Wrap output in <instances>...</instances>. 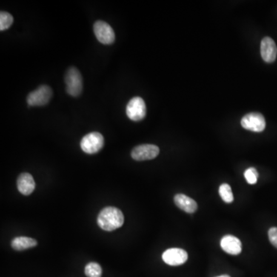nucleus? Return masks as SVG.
Masks as SVG:
<instances>
[{
    "instance_id": "16",
    "label": "nucleus",
    "mask_w": 277,
    "mask_h": 277,
    "mask_svg": "<svg viewBox=\"0 0 277 277\" xmlns=\"http://www.w3.org/2000/svg\"><path fill=\"white\" fill-rule=\"evenodd\" d=\"M103 270L100 265L97 263H89L85 267V274L87 277H101Z\"/></svg>"
},
{
    "instance_id": "19",
    "label": "nucleus",
    "mask_w": 277,
    "mask_h": 277,
    "mask_svg": "<svg viewBox=\"0 0 277 277\" xmlns=\"http://www.w3.org/2000/svg\"><path fill=\"white\" fill-rule=\"evenodd\" d=\"M268 235H269V241L272 243V246L277 248V227L270 228L268 232Z\"/></svg>"
},
{
    "instance_id": "11",
    "label": "nucleus",
    "mask_w": 277,
    "mask_h": 277,
    "mask_svg": "<svg viewBox=\"0 0 277 277\" xmlns=\"http://www.w3.org/2000/svg\"><path fill=\"white\" fill-rule=\"evenodd\" d=\"M220 246L224 252L230 255H239L242 251L241 241L232 235L223 236L220 242Z\"/></svg>"
},
{
    "instance_id": "5",
    "label": "nucleus",
    "mask_w": 277,
    "mask_h": 277,
    "mask_svg": "<svg viewBox=\"0 0 277 277\" xmlns=\"http://www.w3.org/2000/svg\"><path fill=\"white\" fill-rule=\"evenodd\" d=\"M52 96V89L46 85H43L28 95L27 103L30 106H45L49 103Z\"/></svg>"
},
{
    "instance_id": "18",
    "label": "nucleus",
    "mask_w": 277,
    "mask_h": 277,
    "mask_svg": "<svg viewBox=\"0 0 277 277\" xmlns=\"http://www.w3.org/2000/svg\"><path fill=\"white\" fill-rule=\"evenodd\" d=\"M258 172L255 168H249L244 172V177L249 184L253 185L256 183L258 180Z\"/></svg>"
},
{
    "instance_id": "15",
    "label": "nucleus",
    "mask_w": 277,
    "mask_h": 277,
    "mask_svg": "<svg viewBox=\"0 0 277 277\" xmlns=\"http://www.w3.org/2000/svg\"><path fill=\"white\" fill-rule=\"evenodd\" d=\"M219 193L222 200L226 203H231L233 201V194L230 186L227 183H223L219 188Z\"/></svg>"
},
{
    "instance_id": "2",
    "label": "nucleus",
    "mask_w": 277,
    "mask_h": 277,
    "mask_svg": "<svg viewBox=\"0 0 277 277\" xmlns=\"http://www.w3.org/2000/svg\"><path fill=\"white\" fill-rule=\"evenodd\" d=\"M66 92L69 95L77 97L83 91V77L80 71L75 67H70L65 75Z\"/></svg>"
},
{
    "instance_id": "20",
    "label": "nucleus",
    "mask_w": 277,
    "mask_h": 277,
    "mask_svg": "<svg viewBox=\"0 0 277 277\" xmlns=\"http://www.w3.org/2000/svg\"><path fill=\"white\" fill-rule=\"evenodd\" d=\"M216 277H230V276H229V275H219V276H216Z\"/></svg>"
},
{
    "instance_id": "7",
    "label": "nucleus",
    "mask_w": 277,
    "mask_h": 277,
    "mask_svg": "<svg viewBox=\"0 0 277 277\" xmlns=\"http://www.w3.org/2000/svg\"><path fill=\"white\" fill-rule=\"evenodd\" d=\"M241 126L245 129L255 132H261L266 128V120L262 114L251 112L242 118Z\"/></svg>"
},
{
    "instance_id": "6",
    "label": "nucleus",
    "mask_w": 277,
    "mask_h": 277,
    "mask_svg": "<svg viewBox=\"0 0 277 277\" xmlns=\"http://www.w3.org/2000/svg\"><path fill=\"white\" fill-rule=\"evenodd\" d=\"M94 33L98 42L104 45H110L115 41V32L110 25L98 20L94 23Z\"/></svg>"
},
{
    "instance_id": "9",
    "label": "nucleus",
    "mask_w": 277,
    "mask_h": 277,
    "mask_svg": "<svg viewBox=\"0 0 277 277\" xmlns=\"http://www.w3.org/2000/svg\"><path fill=\"white\" fill-rule=\"evenodd\" d=\"M164 263L169 266H180L186 263L188 260V253L180 248H171L166 249L162 255Z\"/></svg>"
},
{
    "instance_id": "8",
    "label": "nucleus",
    "mask_w": 277,
    "mask_h": 277,
    "mask_svg": "<svg viewBox=\"0 0 277 277\" xmlns=\"http://www.w3.org/2000/svg\"><path fill=\"white\" fill-rule=\"evenodd\" d=\"M160 153V148L155 145L143 144L135 146L132 152L131 156L136 161H144L155 159Z\"/></svg>"
},
{
    "instance_id": "1",
    "label": "nucleus",
    "mask_w": 277,
    "mask_h": 277,
    "mask_svg": "<svg viewBox=\"0 0 277 277\" xmlns=\"http://www.w3.org/2000/svg\"><path fill=\"white\" fill-rule=\"evenodd\" d=\"M97 223L103 230L111 232L121 227L124 223V215L118 208L107 206L100 211Z\"/></svg>"
},
{
    "instance_id": "13",
    "label": "nucleus",
    "mask_w": 277,
    "mask_h": 277,
    "mask_svg": "<svg viewBox=\"0 0 277 277\" xmlns=\"http://www.w3.org/2000/svg\"><path fill=\"white\" fill-rule=\"evenodd\" d=\"M174 203L180 209L187 213H193L198 208L196 202L184 194H176L174 196Z\"/></svg>"
},
{
    "instance_id": "14",
    "label": "nucleus",
    "mask_w": 277,
    "mask_h": 277,
    "mask_svg": "<svg viewBox=\"0 0 277 277\" xmlns=\"http://www.w3.org/2000/svg\"><path fill=\"white\" fill-rule=\"evenodd\" d=\"M37 246V241L30 237H15L11 242L12 249L16 251H23Z\"/></svg>"
},
{
    "instance_id": "4",
    "label": "nucleus",
    "mask_w": 277,
    "mask_h": 277,
    "mask_svg": "<svg viewBox=\"0 0 277 277\" xmlns=\"http://www.w3.org/2000/svg\"><path fill=\"white\" fill-rule=\"evenodd\" d=\"M126 115L132 121H141L146 117V106L141 97H133L126 106Z\"/></svg>"
},
{
    "instance_id": "17",
    "label": "nucleus",
    "mask_w": 277,
    "mask_h": 277,
    "mask_svg": "<svg viewBox=\"0 0 277 277\" xmlns=\"http://www.w3.org/2000/svg\"><path fill=\"white\" fill-rule=\"evenodd\" d=\"M13 23V17L9 12L2 11L0 12V30L9 29Z\"/></svg>"
},
{
    "instance_id": "10",
    "label": "nucleus",
    "mask_w": 277,
    "mask_h": 277,
    "mask_svg": "<svg viewBox=\"0 0 277 277\" xmlns=\"http://www.w3.org/2000/svg\"><path fill=\"white\" fill-rule=\"evenodd\" d=\"M260 52L263 60L266 63L275 61L277 55V47L275 42L270 37H265L262 39L260 45Z\"/></svg>"
},
{
    "instance_id": "12",
    "label": "nucleus",
    "mask_w": 277,
    "mask_h": 277,
    "mask_svg": "<svg viewBox=\"0 0 277 277\" xmlns=\"http://www.w3.org/2000/svg\"><path fill=\"white\" fill-rule=\"evenodd\" d=\"M35 183L33 177L28 172L20 174L17 180V188L20 193L29 195L35 189Z\"/></svg>"
},
{
    "instance_id": "3",
    "label": "nucleus",
    "mask_w": 277,
    "mask_h": 277,
    "mask_svg": "<svg viewBox=\"0 0 277 277\" xmlns=\"http://www.w3.org/2000/svg\"><path fill=\"white\" fill-rule=\"evenodd\" d=\"M104 138L98 132H89L82 138L80 146L82 150L88 154H94L103 149Z\"/></svg>"
}]
</instances>
